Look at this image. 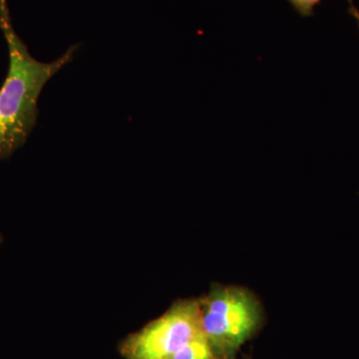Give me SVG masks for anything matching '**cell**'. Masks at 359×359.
Wrapping results in <instances>:
<instances>
[{
    "label": "cell",
    "mask_w": 359,
    "mask_h": 359,
    "mask_svg": "<svg viewBox=\"0 0 359 359\" xmlns=\"http://www.w3.org/2000/svg\"><path fill=\"white\" fill-rule=\"evenodd\" d=\"M0 29L9 52L8 72L0 88V160H6L25 145L36 125L42 90L72 62L78 45L52 62L37 60L14 30L7 0H0Z\"/></svg>",
    "instance_id": "cell-1"
},
{
    "label": "cell",
    "mask_w": 359,
    "mask_h": 359,
    "mask_svg": "<svg viewBox=\"0 0 359 359\" xmlns=\"http://www.w3.org/2000/svg\"><path fill=\"white\" fill-rule=\"evenodd\" d=\"M200 304L202 330L219 359L233 358L261 325L259 302L242 287H212Z\"/></svg>",
    "instance_id": "cell-2"
},
{
    "label": "cell",
    "mask_w": 359,
    "mask_h": 359,
    "mask_svg": "<svg viewBox=\"0 0 359 359\" xmlns=\"http://www.w3.org/2000/svg\"><path fill=\"white\" fill-rule=\"evenodd\" d=\"M201 332L200 299H182L130 335L121 351L127 359H171Z\"/></svg>",
    "instance_id": "cell-3"
},
{
    "label": "cell",
    "mask_w": 359,
    "mask_h": 359,
    "mask_svg": "<svg viewBox=\"0 0 359 359\" xmlns=\"http://www.w3.org/2000/svg\"><path fill=\"white\" fill-rule=\"evenodd\" d=\"M171 359H219L205 337L201 332L185 344Z\"/></svg>",
    "instance_id": "cell-4"
},
{
    "label": "cell",
    "mask_w": 359,
    "mask_h": 359,
    "mask_svg": "<svg viewBox=\"0 0 359 359\" xmlns=\"http://www.w3.org/2000/svg\"><path fill=\"white\" fill-rule=\"evenodd\" d=\"M302 18H311L314 14V8L320 4L321 0H287Z\"/></svg>",
    "instance_id": "cell-5"
},
{
    "label": "cell",
    "mask_w": 359,
    "mask_h": 359,
    "mask_svg": "<svg viewBox=\"0 0 359 359\" xmlns=\"http://www.w3.org/2000/svg\"><path fill=\"white\" fill-rule=\"evenodd\" d=\"M349 7H348V13L351 16H353L355 18L356 21H358V25L359 27V11L356 8L355 6H354L353 0H348Z\"/></svg>",
    "instance_id": "cell-6"
},
{
    "label": "cell",
    "mask_w": 359,
    "mask_h": 359,
    "mask_svg": "<svg viewBox=\"0 0 359 359\" xmlns=\"http://www.w3.org/2000/svg\"><path fill=\"white\" fill-rule=\"evenodd\" d=\"M2 242H4V237H2L1 233H0V245H1Z\"/></svg>",
    "instance_id": "cell-7"
}]
</instances>
